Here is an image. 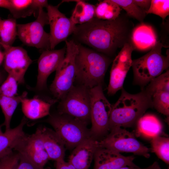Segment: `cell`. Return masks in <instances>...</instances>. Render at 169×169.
I'll return each mask as SVG.
<instances>
[{"label":"cell","mask_w":169,"mask_h":169,"mask_svg":"<svg viewBox=\"0 0 169 169\" xmlns=\"http://www.w3.org/2000/svg\"><path fill=\"white\" fill-rule=\"evenodd\" d=\"M134 28L126 14H120L112 20L95 18L88 23L76 26L73 37L76 42L85 44L110 57L118 49L131 43Z\"/></svg>","instance_id":"cell-1"},{"label":"cell","mask_w":169,"mask_h":169,"mask_svg":"<svg viewBox=\"0 0 169 169\" xmlns=\"http://www.w3.org/2000/svg\"><path fill=\"white\" fill-rule=\"evenodd\" d=\"M153 107L151 98L145 89L132 94L123 88L118 100L112 105L109 121V131L117 127H131L136 124L145 111Z\"/></svg>","instance_id":"cell-2"},{"label":"cell","mask_w":169,"mask_h":169,"mask_svg":"<svg viewBox=\"0 0 169 169\" xmlns=\"http://www.w3.org/2000/svg\"><path fill=\"white\" fill-rule=\"evenodd\" d=\"M77 43L78 51L75 59V80L89 89L102 84L112 60L104 54Z\"/></svg>","instance_id":"cell-3"},{"label":"cell","mask_w":169,"mask_h":169,"mask_svg":"<svg viewBox=\"0 0 169 169\" xmlns=\"http://www.w3.org/2000/svg\"><path fill=\"white\" fill-rule=\"evenodd\" d=\"M162 43L157 41L151 51L144 56L132 60L133 83L140 86L141 90L152 80L168 69L169 50L166 56L161 54Z\"/></svg>","instance_id":"cell-4"},{"label":"cell","mask_w":169,"mask_h":169,"mask_svg":"<svg viewBox=\"0 0 169 169\" xmlns=\"http://www.w3.org/2000/svg\"><path fill=\"white\" fill-rule=\"evenodd\" d=\"M44 121L50 125L63 142L66 149L73 150L91 137L88 125L72 116L58 112L50 114Z\"/></svg>","instance_id":"cell-5"},{"label":"cell","mask_w":169,"mask_h":169,"mask_svg":"<svg viewBox=\"0 0 169 169\" xmlns=\"http://www.w3.org/2000/svg\"><path fill=\"white\" fill-rule=\"evenodd\" d=\"M65 57L56 70L49 90L54 99L61 100L74 85L75 80V59L78 51L77 43L74 40L65 41Z\"/></svg>","instance_id":"cell-6"},{"label":"cell","mask_w":169,"mask_h":169,"mask_svg":"<svg viewBox=\"0 0 169 169\" xmlns=\"http://www.w3.org/2000/svg\"><path fill=\"white\" fill-rule=\"evenodd\" d=\"M90 100V129L91 137L99 140L107 136L109 130V121L112 105L105 96L102 84L89 89Z\"/></svg>","instance_id":"cell-7"},{"label":"cell","mask_w":169,"mask_h":169,"mask_svg":"<svg viewBox=\"0 0 169 169\" xmlns=\"http://www.w3.org/2000/svg\"><path fill=\"white\" fill-rule=\"evenodd\" d=\"M89 90L83 85H74L60 100L58 112L69 115L88 125L91 122Z\"/></svg>","instance_id":"cell-8"},{"label":"cell","mask_w":169,"mask_h":169,"mask_svg":"<svg viewBox=\"0 0 169 169\" xmlns=\"http://www.w3.org/2000/svg\"><path fill=\"white\" fill-rule=\"evenodd\" d=\"M103 139L98 141L99 146L120 153L130 152L150 157V150L135 138L133 133L121 127H115Z\"/></svg>","instance_id":"cell-9"},{"label":"cell","mask_w":169,"mask_h":169,"mask_svg":"<svg viewBox=\"0 0 169 169\" xmlns=\"http://www.w3.org/2000/svg\"><path fill=\"white\" fill-rule=\"evenodd\" d=\"M49 24L47 13L43 8L39 9L37 19L26 24H17V36L23 44L35 47L42 51L50 49L49 33L44 27Z\"/></svg>","instance_id":"cell-10"},{"label":"cell","mask_w":169,"mask_h":169,"mask_svg":"<svg viewBox=\"0 0 169 169\" xmlns=\"http://www.w3.org/2000/svg\"><path fill=\"white\" fill-rule=\"evenodd\" d=\"M134 48L131 43L125 44L113 61L107 94L113 95L123 88L126 74L132 66L131 54Z\"/></svg>","instance_id":"cell-11"},{"label":"cell","mask_w":169,"mask_h":169,"mask_svg":"<svg viewBox=\"0 0 169 169\" xmlns=\"http://www.w3.org/2000/svg\"><path fill=\"white\" fill-rule=\"evenodd\" d=\"M59 5L54 6L49 4L46 8L50 27V49H54L59 43L65 41L76 28V24L71 18H67L59 10Z\"/></svg>","instance_id":"cell-12"},{"label":"cell","mask_w":169,"mask_h":169,"mask_svg":"<svg viewBox=\"0 0 169 169\" xmlns=\"http://www.w3.org/2000/svg\"><path fill=\"white\" fill-rule=\"evenodd\" d=\"M4 49V67L8 74L11 75L18 84L24 82V76L33 62L27 51L20 47L1 45Z\"/></svg>","instance_id":"cell-13"},{"label":"cell","mask_w":169,"mask_h":169,"mask_svg":"<svg viewBox=\"0 0 169 169\" xmlns=\"http://www.w3.org/2000/svg\"><path fill=\"white\" fill-rule=\"evenodd\" d=\"M149 95L153 107L165 115L169 116V70H166L152 80L145 89Z\"/></svg>","instance_id":"cell-14"},{"label":"cell","mask_w":169,"mask_h":169,"mask_svg":"<svg viewBox=\"0 0 169 169\" xmlns=\"http://www.w3.org/2000/svg\"><path fill=\"white\" fill-rule=\"evenodd\" d=\"M66 47L57 49L45 50L42 52L38 60V75L35 88L38 91L46 89L48 78L56 71L64 59Z\"/></svg>","instance_id":"cell-15"},{"label":"cell","mask_w":169,"mask_h":169,"mask_svg":"<svg viewBox=\"0 0 169 169\" xmlns=\"http://www.w3.org/2000/svg\"><path fill=\"white\" fill-rule=\"evenodd\" d=\"M93 169H117L128 166L137 167L133 162L135 157L125 156L120 153L99 147L95 152Z\"/></svg>","instance_id":"cell-16"},{"label":"cell","mask_w":169,"mask_h":169,"mask_svg":"<svg viewBox=\"0 0 169 169\" xmlns=\"http://www.w3.org/2000/svg\"><path fill=\"white\" fill-rule=\"evenodd\" d=\"M99 147L98 141L90 137L73 149L68 162L76 169H89Z\"/></svg>","instance_id":"cell-17"},{"label":"cell","mask_w":169,"mask_h":169,"mask_svg":"<svg viewBox=\"0 0 169 169\" xmlns=\"http://www.w3.org/2000/svg\"><path fill=\"white\" fill-rule=\"evenodd\" d=\"M58 100H46L36 95L33 98H23L21 101L22 110L25 117L32 120L39 119L49 115L51 106Z\"/></svg>","instance_id":"cell-18"},{"label":"cell","mask_w":169,"mask_h":169,"mask_svg":"<svg viewBox=\"0 0 169 169\" xmlns=\"http://www.w3.org/2000/svg\"><path fill=\"white\" fill-rule=\"evenodd\" d=\"M45 150L49 160L56 161L64 159L66 148L62 140L54 131L46 127H40Z\"/></svg>","instance_id":"cell-19"},{"label":"cell","mask_w":169,"mask_h":169,"mask_svg":"<svg viewBox=\"0 0 169 169\" xmlns=\"http://www.w3.org/2000/svg\"><path fill=\"white\" fill-rule=\"evenodd\" d=\"M27 122L26 117H23L17 126L0 135V157L14 150L25 137L23 127Z\"/></svg>","instance_id":"cell-20"},{"label":"cell","mask_w":169,"mask_h":169,"mask_svg":"<svg viewBox=\"0 0 169 169\" xmlns=\"http://www.w3.org/2000/svg\"><path fill=\"white\" fill-rule=\"evenodd\" d=\"M9 10L14 18H25L33 14L37 17L39 9L49 5L45 0H10Z\"/></svg>","instance_id":"cell-21"},{"label":"cell","mask_w":169,"mask_h":169,"mask_svg":"<svg viewBox=\"0 0 169 169\" xmlns=\"http://www.w3.org/2000/svg\"><path fill=\"white\" fill-rule=\"evenodd\" d=\"M156 42V33L151 26L142 23L134 28L131 42L134 48L141 50H149Z\"/></svg>","instance_id":"cell-22"},{"label":"cell","mask_w":169,"mask_h":169,"mask_svg":"<svg viewBox=\"0 0 169 169\" xmlns=\"http://www.w3.org/2000/svg\"><path fill=\"white\" fill-rule=\"evenodd\" d=\"M137 134L153 137L160 136L162 132V125L159 119L155 115L147 114L143 115L138 120Z\"/></svg>","instance_id":"cell-23"},{"label":"cell","mask_w":169,"mask_h":169,"mask_svg":"<svg viewBox=\"0 0 169 169\" xmlns=\"http://www.w3.org/2000/svg\"><path fill=\"white\" fill-rule=\"evenodd\" d=\"M27 95V93L26 91L20 95L12 97L0 95V106L5 117L3 125L5 126L6 131L10 129V123L13 114L22 99Z\"/></svg>","instance_id":"cell-24"},{"label":"cell","mask_w":169,"mask_h":169,"mask_svg":"<svg viewBox=\"0 0 169 169\" xmlns=\"http://www.w3.org/2000/svg\"><path fill=\"white\" fill-rule=\"evenodd\" d=\"M95 7L84 1L78 0L70 18L76 24L88 23L95 18Z\"/></svg>","instance_id":"cell-25"},{"label":"cell","mask_w":169,"mask_h":169,"mask_svg":"<svg viewBox=\"0 0 169 169\" xmlns=\"http://www.w3.org/2000/svg\"><path fill=\"white\" fill-rule=\"evenodd\" d=\"M121 8L113 0L101 1L95 7V18L103 20H114L120 15Z\"/></svg>","instance_id":"cell-26"},{"label":"cell","mask_w":169,"mask_h":169,"mask_svg":"<svg viewBox=\"0 0 169 169\" xmlns=\"http://www.w3.org/2000/svg\"><path fill=\"white\" fill-rule=\"evenodd\" d=\"M16 19L1 20L0 22V46H12L17 36Z\"/></svg>","instance_id":"cell-27"},{"label":"cell","mask_w":169,"mask_h":169,"mask_svg":"<svg viewBox=\"0 0 169 169\" xmlns=\"http://www.w3.org/2000/svg\"><path fill=\"white\" fill-rule=\"evenodd\" d=\"M152 151L165 163H169V138L157 136L152 138Z\"/></svg>","instance_id":"cell-28"},{"label":"cell","mask_w":169,"mask_h":169,"mask_svg":"<svg viewBox=\"0 0 169 169\" xmlns=\"http://www.w3.org/2000/svg\"><path fill=\"white\" fill-rule=\"evenodd\" d=\"M126 12L129 17L142 23L146 17V13L138 7L133 0H113Z\"/></svg>","instance_id":"cell-29"},{"label":"cell","mask_w":169,"mask_h":169,"mask_svg":"<svg viewBox=\"0 0 169 169\" xmlns=\"http://www.w3.org/2000/svg\"><path fill=\"white\" fill-rule=\"evenodd\" d=\"M153 14L160 17L164 22L169 15V0H152L146 14Z\"/></svg>","instance_id":"cell-30"},{"label":"cell","mask_w":169,"mask_h":169,"mask_svg":"<svg viewBox=\"0 0 169 169\" xmlns=\"http://www.w3.org/2000/svg\"><path fill=\"white\" fill-rule=\"evenodd\" d=\"M18 84L13 76L8 74L6 79L0 85V95L10 97L18 95Z\"/></svg>","instance_id":"cell-31"},{"label":"cell","mask_w":169,"mask_h":169,"mask_svg":"<svg viewBox=\"0 0 169 169\" xmlns=\"http://www.w3.org/2000/svg\"><path fill=\"white\" fill-rule=\"evenodd\" d=\"M24 154L33 163L41 167H44L49 160L45 150L41 151L26 150L20 152Z\"/></svg>","instance_id":"cell-32"},{"label":"cell","mask_w":169,"mask_h":169,"mask_svg":"<svg viewBox=\"0 0 169 169\" xmlns=\"http://www.w3.org/2000/svg\"><path fill=\"white\" fill-rule=\"evenodd\" d=\"M19 161V153L13 151L0 157V169H18Z\"/></svg>","instance_id":"cell-33"},{"label":"cell","mask_w":169,"mask_h":169,"mask_svg":"<svg viewBox=\"0 0 169 169\" xmlns=\"http://www.w3.org/2000/svg\"><path fill=\"white\" fill-rule=\"evenodd\" d=\"M19 153L20 161L18 169H51L49 167L44 168L38 166L32 162L24 154Z\"/></svg>","instance_id":"cell-34"},{"label":"cell","mask_w":169,"mask_h":169,"mask_svg":"<svg viewBox=\"0 0 169 169\" xmlns=\"http://www.w3.org/2000/svg\"><path fill=\"white\" fill-rule=\"evenodd\" d=\"M134 3L146 13L150 7L151 0H133Z\"/></svg>","instance_id":"cell-35"},{"label":"cell","mask_w":169,"mask_h":169,"mask_svg":"<svg viewBox=\"0 0 169 169\" xmlns=\"http://www.w3.org/2000/svg\"><path fill=\"white\" fill-rule=\"evenodd\" d=\"M117 169H161V168L158 163L156 161H154L151 165L147 167L141 168L138 167H135L126 166L122 167Z\"/></svg>","instance_id":"cell-36"},{"label":"cell","mask_w":169,"mask_h":169,"mask_svg":"<svg viewBox=\"0 0 169 169\" xmlns=\"http://www.w3.org/2000/svg\"><path fill=\"white\" fill-rule=\"evenodd\" d=\"M56 162V169H68L67 162L65 161L64 159Z\"/></svg>","instance_id":"cell-37"},{"label":"cell","mask_w":169,"mask_h":169,"mask_svg":"<svg viewBox=\"0 0 169 169\" xmlns=\"http://www.w3.org/2000/svg\"><path fill=\"white\" fill-rule=\"evenodd\" d=\"M11 7L10 0H0V7L10 10Z\"/></svg>","instance_id":"cell-38"},{"label":"cell","mask_w":169,"mask_h":169,"mask_svg":"<svg viewBox=\"0 0 169 169\" xmlns=\"http://www.w3.org/2000/svg\"><path fill=\"white\" fill-rule=\"evenodd\" d=\"M4 58V53L0 50V65L3 62Z\"/></svg>","instance_id":"cell-39"},{"label":"cell","mask_w":169,"mask_h":169,"mask_svg":"<svg viewBox=\"0 0 169 169\" xmlns=\"http://www.w3.org/2000/svg\"><path fill=\"white\" fill-rule=\"evenodd\" d=\"M4 77L3 73L0 71V85L2 84V82L3 80Z\"/></svg>","instance_id":"cell-40"},{"label":"cell","mask_w":169,"mask_h":169,"mask_svg":"<svg viewBox=\"0 0 169 169\" xmlns=\"http://www.w3.org/2000/svg\"><path fill=\"white\" fill-rule=\"evenodd\" d=\"M2 133H3L2 132L1 130V127H0V135L1 134H2Z\"/></svg>","instance_id":"cell-41"},{"label":"cell","mask_w":169,"mask_h":169,"mask_svg":"<svg viewBox=\"0 0 169 169\" xmlns=\"http://www.w3.org/2000/svg\"><path fill=\"white\" fill-rule=\"evenodd\" d=\"M1 18H0V21H1Z\"/></svg>","instance_id":"cell-42"},{"label":"cell","mask_w":169,"mask_h":169,"mask_svg":"<svg viewBox=\"0 0 169 169\" xmlns=\"http://www.w3.org/2000/svg\"><path fill=\"white\" fill-rule=\"evenodd\" d=\"M167 169H169V168Z\"/></svg>","instance_id":"cell-43"}]
</instances>
